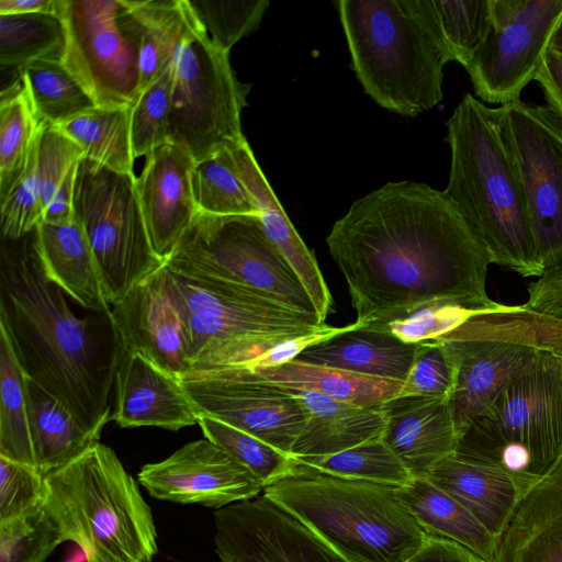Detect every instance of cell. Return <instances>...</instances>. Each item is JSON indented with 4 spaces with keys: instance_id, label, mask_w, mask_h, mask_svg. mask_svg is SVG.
<instances>
[{
    "instance_id": "obj_4",
    "label": "cell",
    "mask_w": 562,
    "mask_h": 562,
    "mask_svg": "<svg viewBox=\"0 0 562 562\" xmlns=\"http://www.w3.org/2000/svg\"><path fill=\"white\" fill-rule=\"evenodd\" d=\"M162 276L183 326L191 366L188 375L252 369L282 342L327 338L346 329L321 323L239 283L190 279L166 266Z\"/></svg>"
},
{
    "instance_id": "obj_19",
    "label": "cell",
    "mask_w": 562,
    "mask_h": 562,
    "mask_svg": "<svg viewBox=\"0 0 562 562\" xmlns=\"http://www.w3.org/2000/svg\"><path fill=\"white\" fill-rule=\"evenodd\" d=\"M162 268L113 305L111 314L125 351L140 353L182 381L191 366L181 318L166 289Z\"/></svg>"
},
{
    "instance_id": "obj_41",
    "label": "cell",
    "mask_w": 562,
    "mask_h": 562,
    "mask_svg": "<svg viewBox=\"0 0 562 562\" xmlns=\"http://www.w3.org/2000/svg\"><path fill=\"white\" fill-rule=\"evenodd\" d=\"M206 439L227 451L267 487L292 473L294 459L263 440L216 418L200 415Z\"/></svg>"
},
{
    "instance_id": "obj_28",
    "label": "cell",
    "mask_w": 562,
    "mask_h": 562,
    "mask_svg": "<svg viewBox=\"0 0 562 562\" xmlns=\"http://www.w3.org/2000/svg\"><path fill=\"white\" fill-rule=\"evenodd\" d=\"M259 381L286 389L314 391L359 407H381L402 394L404 382L364 376L356 373L290 361L276 367L250 370H224L190 374ZM186 378V379H187Z\"/></svg>"
},
{
    "instance_id": "obj_37",
    "label": "cell",
    "mask_w": 562,
    "mask_h": 562,
    "mask_svg": "<svg viewBox=\"0 0 562 562\" xmlns=\"http://www.w3.org/2000/svg\"><path fill=\"white\" fill-rule=\"evenodd\" d=\"M65 29L56 14H0V64L18 69L42 59L61 60Z\"/></svg>"
},
{
    "instance_id": "obj_33",
    "label": "cell",
    "mask_w": 562,
    "mask_h": 562,
    "mask_svg": "<svg viewBox=\"0 0 562 562\" xmlns=\"http://www.w3.org/2000/svg\"><path fill=\"white\" fill-rule=\"evenodd\" d=\"M18 70L40 124L60 126L97 108L61 60H35Z\"/></svg>"
},
{
    "instance_id": "obj_8",
    "label": "cell",
    "mask_w": 562,
    "mask_h": 562,
    "mask_svg": "<svg viewBox=\"0 0 562 562\" xmlns=\"http://www.w3.org/2000/svg\"><path fill=\"white\" fill-rule=\"evenodd\" d=\"M459 459L532 486L562 457V357L539 352L458 437Z\"/></svg>"
},
{
    "instance_id": "obj_49",
    "label": "cell",
    "mask_w": 562,
    "mask_h": 562,
    "mask_svg": "<svg viewBox=\"0 0 562 562\" xmlns=\"http://www.w3.org/2000/svg\"><path fill=\"white\" fill-rule=\"evenodd\" d=\"M453 385V369L437 340L419 342L401 395L450 400Z\"/></svg>"
},
{
    "instance_id": "obj_45",
    "label": "cell",
    "mask_w": 562,
    "mask_h": 562,
    "mask_svg": "<svg viewBox=\"0 0 562 562\" xmlns=\"http://www.w3.org/2000/svg\"><path fill=\"white\" fill-rule=\"evenodd\" d=\"M477 312L452 302H431L382 323L361 327L391 335L406 344L434 340Z\"/></svg>"
},
{
    "instance_id": "obj_55",
    "label": "cell",
    "mask_w": 562,
    "mask_h": 562,
    "mask_svg": "<svg viewBox=\"0 0 562 562\" xmlns=\"http://www.w3.org/2000/svg\"><path fill=\"white\" fill-rule=\"evenodd\" d=\"M549 52L554 53L557 55H562V19L553 33V36L550 42Z\"/></svg>"
},
{
    "instance_id": "obj_54",
    "label": "cell",
    "mask_w": 562,
    "mask_h": 562,
    "mask_svg": "<svg viewBox=\"0 0 562 562\" xmlns=\"http://www.w3.org/2000/svg\"><path fill=\"white\" fill-rule=\"evenodd\" d=\"M59 0H0V14L50 13L58 11Z\"/></svg>"
},
{
    "instance_id": "obj_56",
    "label": "cell",
    "mask_w": 562,
    "mask_h": 562,
    "mask_svg": "<svg viewBox=\"0 0 562 562\" xmlns=\"http://www.w3.org/2000/svg\"><path fill=\"white\" fill-rule=\"evenodd\" d=\"M562 59V55H558Z\"/></svg>"
},
{
    "instance_id": "obj_29",
    "label": "cell",
    "mask_w": 562,
    "mask_h": 562,
    "mask_svg": "<svg viewBox=\"0 0 562 562\" xmlns=\"http://www.w3.org/2000/svg\"><path fill=\"white\" fill-rule=\"evenodd\" d=\"M289 390L307 414L291 451L293 458L334 454L383 434L385 419L380 407H359L314 391Z\"/></svg>"
},
{
    "instance_id": "obj_51",
    "label": "cell",
    "mask_w": 562,
    "mask_h": 562,
    "mask_svg": "<svg viewBox=\"0 0 562 562\" xmlns=\"http://www.w3.org/2000/svg\"><path fill=\"white\" fill-rule=\"evenodd\" d=\"M406 562H485L452 540L428 536L423 547Z\"/></svg>"
},
{
    "instance_id": "obj_18",
    "label": "cell",
    "mask_w": 562,
    "mask_h": 562,
    "mask_svg": "<svg viewBox=\"0 0 562 562\" xmlns=\"http://www.w3.org/2000/svg\"><path fill=\"white\" fill-rule=\"evenodd\" d=\"M137 480L154 498L216 509L255 498L265 488L245 465L206 438L143 465Z\"/></svg>"
},
{
    "instance_id": "obj_39",
    "label": "cell",
    "mask_w": 562,
    "mask_h": 562,
    "mask_svg": "<svg viewBox=\"0 0 562 562\" xmlns=\"http://www.w3.org/2000/svg\"><path fill=\"white\" fill-rule=\"evenodd\" d=\"M192 189L200 212L259 218L257 203L238 176L228 149L195 162Z\"/></svg>"
},
{
    "instance_id": "obj_47",
    "label": "cell",
    "mask_w": 562,
    "mask_h": 562,
    "mask_svg": "<svg viewBox=\"0 0 562 562\" xmlns=\"http://www.w3.org/2000/svg\"><path fill=\"white\" fill-rule=\"evenodd\" d=\"M36 143L37 139L23 173L0 200L3 239H21L43 221L44 209L36 176Z\"/></svg>"
},
{
    "instance_id": "obj_53",
    "label": "cell",
    "mask_w": 562,
    "mask_h": 562,
    "mask_svg": "<svg viewBox=\"0 0 562 562\" xmlns=\"http://www.w3.org/2000/svg\"><path fill=\"white\" fill-rule=\"evenodd\" d=\"M322 339L325 338L307 337L282 342L263 356L252 369L276 367L290 362L294 360L307 346Z\"/></svg>"
},
{
    "instance_id": "obj_21",
    "label": "cell",
    "mask_w": 562,
    "mask_h": 562,
    "mask_svg": "<svg viewBox=\"0 0 562 562\" xmlns=\"http://www.w3.org/2000/svg\"><path fill=\"white\" fill-rule=\"evenodd\" d=\"M199 417L179 379L140 353L125 351L115 375L111 420L122 428L176 431L199 424Z\"/></svg>"
},
{
    "instance_id": "obj_44",
    "label": "cell",
    "mask_w": 562,
    "mask_h": 562,
    "mask_svg": "<svg viewBox=\"0 0 562 562\" xmlns=\"http://www.w3.org/2000/svg\"><path fill=\"white\" fill-rule=\"evenodd\" d=\"M211 41L229 53L243 37L255 32L269 0H189Z\"/></svg>"
},
{
    "instance_id": "obj_31",
    "label": "cell",
    "mask_w": 562,
    "mask_h": 562,
    "mask_svg": "<svg viewBox=\"0 0 562 562\" xmlns=\"http://www.w3.org/2000/svg\"><path fill=\"white\" fill-rule=\"evenodd\" d=\"M396 493L426 535L458 542L490 561L497 539L454 497L426 479L397 486Z\"/></svg>"
},
{
    "instance_id": "obj_11",
    "label": "cell",
    "mask_w": 562,
    "mask_h": 562,
    "mask_svg": "<svg viewBox=\"0 0 562 562\" xmlns=\"http://www.w3.org/2000/svg\"><path fill=\"white\" fill-rule=\"evenodd\" d=\"M165 266L190 279L249 286L318 319L306 290L267 238L258 217L217 216L199 211Z\"/></svg>"
},
{
    "instance_id": "obj_27",
    "label": "cell",
    "mask_w": 562,
    "mask_h": 562,
    "mask_svg": "<svg viewBox=\"0 0 562 562\" xmlns=\"http://www.w3.org/2000/svg\"><path fill=\"white\" fill-rule=\"evenodd\" d=\"M194 19L189 0H119V25L138 54L140 91L172 61Z\"/></svg>"
},
{
    "instance_id": "obj_20",
    "label": "cell",
    "mask_w": 562,
    "mask_h": 562,
    "mask_svg": "<svg viewBox=\"0 0 562 562\" xmlns=\"http://www.w3.org/2000/svg\"><path fill=\"white\" fill-rule=\"evenodd\" d=\"M194 160L167 143L146 156L136 193L155 254L166 262L199 210L192 189Z\"/></svg>"
},
{
    "instance_id": "obj_50",
    "label": "cell",
    "mask_w": 562,
    "mask_h": 562,
    "mask_svg": "<svg viewBox=\"0 0 562 562\" xmlns=\"http://www.w3.org/2000/svg\"><path fill=\"white\" fill-rule=\"evenodd\" d=\"M526 307L562 321V261L528 286Z\"/></svg>"
},
{
    "instance_id": "obj_34",
    "label": "cell",
    "mask_w": 562,
    "mask_h": 562,
    "mask_svg": "<svg viewBox=\"0 0 562 562\" xmlns=\"http://www.w3.org/2000/svg\"><path fill=\"white\" fill-rule=\"evenodd\" d=\"M85 158L121 173L134 175L131 108H100L59 126Z\"/></svg>"
},
{
    "instance_id": "obj_1",
    "label": "cell",
    "mask_w": 562,
    "mask_h": 562,
    "mask_svg": "<svg viewBox=\"0 0 562 562\" xmlns=\"http://www.w3.org/2000/svg\"><path fill=\"white\" fill-rule=\"evenodd\" d=\"M326 245L348 286L358 327L431 302L474 312L505 304L486 292L490 252L443 191L387 182L355 201Z\"/></svg>"
},
{
    "instance_id": "obj_30",
    "label": "cell",
    "mask_w": 562,
    "mask_h": 562,
    "mask_svg": "<svg viewBox=\"0 0 562 562\" xmlns=\"http://www.w3.org/2000/svg\"><path fill=\"white\" fill-rule=\"evenodd\" d=\"M34 233L47 278L83 308L90 312H111L102 291L93 252L76 216L67 224L42 221Z\"/></svg>"
},
{
    "instance_id": "obj_13",
    "label": "cell",
    "mask_w": 562,
    "mask_h": 562,
    "mask_svg": "<svg viewBox=\"0 0 562 562\" xmlns=\"http://www.w3.org/2000/svg\"><path fill=\"white\" fill-rule=\"evenodd\" d=\"M487 31L463 66L475 94L505 105L536 79L562 19V0H490Z\"/></svg>"
},
{
    "instance_id": "obj_24",
    "label": "cell",
    "mask_w": 562,
    "mask_h": 562,
    "mask_svg": "<svg viewBox=\"0 0 562 562\" xmlns=\"http://www.w3.org/2000/svg\"><path fill=\"white\" fill-rule=\"evenodd\" d=\"M233 165L254 196L262 231L295 272L321 323L333 311V297L314 255L291 224L246 139L228 149Z\"/></svg>"
},
{
    "instance_id": "obj_15",
    "label": "cell",
    "mask_w": 562,
    "mask_h": 562,
    "mask_svg": "<svg viewBox=\"0 0 562 562\" xmlns=\"http://www.w3.org/2000/svg\"><path fill=\"white\" fill-rule=\"evenodd\" d=\"M502 106L544 272L562 261V122L547 105Z\"/></svg>"
},
{
    "instance_id": "obj_3",
    "label": "cell",
    "mask_w": 562,
    "mask_h": 562,
    "mask_svg": "<svg viewBox=\"0 0 562 562\" xmlns=\"http://www.w3.org/2000/svg\"><path fill=\"white\" fill-rule=\"evenodd\" d=\"M450 169L443 192L487 248L492 262L539 278L527 201L503 106L465 93L447 121Z\"/></svg>"
},
{
    "instance_id": "obj_46",
    "label": "cell",
    "mask_w": 562,
    "mask_h": 562,
    "mask_svg": "<svg viewBox=\"0 0 562 562\" xmlns=\"http://www.w3.org/2000/svg\"><path fill=\"white\" fill-rule=\"evenodd\" d=\"M83 158L82 149L59 126L40 124L36 176L44 211Z\"/></svg>"
},
{
    "instance_id": "obj_36",
    "label": "cell",
    "mask_w": 562,
    "mask_h": 562,
    "mask_svg": "<svg viewBox=\"0 0 562 562\" xmlns=\"http://www.w3.org/2000/svg\"><path fill=\"white\" fill-rule=\"evenodd\" d=\"M417 12L436 34L451 61L464 66L488 26L490 0H413Z\"/></svg>"
},
{
    "instance_id": "obj_42",
    "label": "cell",
    "mask_w": 562,
    "mask_h": 562,
    "mask_svg": "<svg viewBox=\"0 0 562 562\" xmlns=\"http://www.w3.org/2000/svg\"><path fill=\"white\" fill-rule=\"evenodd\" d=\"M173 59L131 106V137L135 158L169 143Z\"/></svg>"
},
{
    "instance_id": "obj_10",
    "label": "cell",
    "mask_w": 562,
    "mask_h": 562,
    "mask_svg": "<svg viewBox=\"0 0 562 562\" xmlns=\"http://www.w3.org/2000/svg\"><path fill=\"white\" fill-rule=\"evenodd\" d=\"M250 87L237 79L229 53L211 41L195 14L173 56L169 143L194 162L241 143Z\"/></svg>"
},
{
    "instance_id": "obj_43",
    "label": "cell",
    "mask_w": 562,
    "mask_h": 562,
    "mask_svg": "<svg viewBox=\"0 0 562 562\" xmlns=\"http://www.w3.org/2000/svg\"><path fill=\"white\" fill-rule=\"evenodd\" d=\"M63 542L44 501L22 516L0 521V562H44Z\"/></svg>"
},
{
    "instance_id": "obj_16",
    "label": "cell",
    "mask_w": 562,
    "mask_h": 562,
    "mask_svg": "<svg viewBox=\"0 0 562 562\" xmlns=\"http://www.w3.org/2000/svg\"><path fill=\"white\" fill-rule=\"evenodd\" d=\"M221 562H353L265 495L214 513Z\"/></svg>"
},
{
    "instance_id": "obj_17",
    "label": "cell",
    "mask_w": 562,
    "mask_h": 562,
    "mask_svg": "<svg viewBox=\"0 0 562 562\" xmlns=\"http://www.w3.org/2000/svg\"><path fill=\"white\" fill-rule=\"evenodd\" d=\"M181 383L199 415L222 420L291 456L307 414L289 389L223 376H193Z\"/></svg>"
},
{
    "instance_id": "obj_14",
    "label": "cell",
    "mask_w": 562,
    "mask_h": 562,
    "mask_svg": "<svg viewBox=\"0 0 562 562\" xmlns=\"http://www.w3.org/2000/svg\"><path fill=\"white\" fill-rule=\"evenodd\" d=\"M119 0H59L63 64L97 106L131 108L140 93L138 54L117 22Z\"/></svg>"
},
{
    "instance_id": "obj_9",
    "label": "cell",
    "mask_w": 562,
    "mask_h": 562,
    "mask_svg": "<svg viewBox=\"0 0 562 562\" xmlns=\"http://www.w3.org/2000/svg\"><path fill=\"white\" fill-rule=\"evenodd\" d=\"M454 372L450 408L458 437L541 351L562 357V321L522 305L471 315L438 337Z\"/></svg>"
},
{
    "instance_id": "obj_6",
    "label": "cell",
    "mask_w": 562,
    "mask_h": 562,
    "mask_svg": "<svg viewBox=\"0 0 562 562\" xmlns=\"http://www.w3.org/2000/svg\"><path fill=\"white\" fill-rule=\"evenodd\" d=\"M396 487L321 473L294 459L291 475L263 495L353 562H406L428 535Z\"/></svg>"
},
{
    "instance_id": "obj_38",
    "label": "cell",
    "mask_w": 562,
    "mask_h": 562,
    "mask_svg": "<svg viewBox=\"0 0 562 562\" xmlns=\"http://www.w3.org/2000/svg\"><path fill=\"white\" fill-rule=\"evenodd\" d=\"M40 123L22 82L1 91L0 200L23 173L35 145Z\"/></svg>"
},
{
    "instance_id": "obj_22",
    "label": "cell",
    "mask_w": 562,
    "mask_h": 562,
    "mask_svg": "<svg viewBox=\"0 0 562 562\" xmlns=\"http://www.w3.org/2000/svg\"><path fill=\"white\" fill-rule=\"evenodd\" d=\"M380 408L385 419L381 438L414 479H425L453 454L458 434L448 397L398 395Z\"/></svg>"
},
{
    "instance_id": "obj_35",
    "label": "cell",
    "mask_w": 562,
    "mask_h": 562,
    "mask_svg": "<svg viewBox=\"0 0 562 562\" xmlns=\"http://www.w3.org/2000/svg\"><path fill=\"white\" fill-rule=\"evenodd\" d=\"M0 456L35 467L26 402V375L0 325Z\"/></svg>"
},
{
    "instance_id": "obj_5",
    "label": "cell",
    "mask_w": 562,
    "mask_h": 562,
    "mask_svg": "<svg viewBox=\"0 0 562 562\" xmlns=\"http://www.w3.org/2000/svg\"><path fill=\"white\" fill-rule=\"evenodd\" d=\"M44 479V506L86 562L153 561L158 543L150 507L109 446L93 443Z\"/></svg>"
},
{
    "instance_id": "obj_2",
    "label": "cell",
    "mask_w": 562,
    "mask_h": 562,
    "mask_svg": "<svg viewBox=\"0 0 562 562\" xmlns=\"http://www.w3.org/2000/svg\"><path fill=\"white\" fill-rule=\"evenodd\" d=\"M34 232L3 239L0 325L25 375L100 437L111 420L109 396L125 348L111 312L79 317L71 311L67 294L45 274Z\"/></svg>"
},
{
    "instance_id": "obj_32",
    "label": "cell",
    "mask_w": 562,
    "mask_h": 562,
    "mask_svg": "<svg viewBox=\"0 0 562 562\" xmlns=\"http://www.w3.org/2000/svg\"><path fill=\"white\" fill-rule=\"evenodd\" d=\"M29 427L36 469L47 474L81 456L99 436L81 426L55 396L26 376Z\"/></svg>"
},
{
    "instance_id": "obj_25",
    "label": "cell",
    "mask_w": 562,
    "mask_h": 562,
    "mask_svg": "<svg viewBox=\"0 0 562 562\" xmlns=\"http://www.w3.org/2000/svg\"><path fill=\"white\" fill-rule=\"evenodd\" d=\"M465 506L497 539L530 490L508 473L451 454L425 477Z\"/></svg>"
},
{
    "instance_id": "obj_7",
    "label": "cell",
    "mask_w": 562,
    "mask_h": 562,
    "mask_svg": "<svg viewBox=\"0 0 562 562\" xmlns=\"http://www.w3.org/2000/svg\"><path fill=\"white\" fill-rule=\"evenodd\" d=\"M337 10L352 69L376 104L416 116L442 100L451 58L413 0H339Z\"/></svg>"
},
{
    "instance_id": "obj_26",
    "label": "cell",
    "mask_w": 562,
    "mask_h": 562,
    "mask_svg": "<svg viewBox=\"0 0 562 562\" xmlns=\"http://www.w3.org/2000/svg\"><path fill=\"white\" fill-rule=\"evenodd\" d=\"M417 345L353 323L334 336L311 344L294 361L405 382Z\"/></svg>"
},
{
    "instance_id": "obj_23",
    "label": "cell",
    "mask_w": 562,
    "mask_h": 562,
    "mask_svg": "<svg viewBox=\"0 0 562 562\" xmlns=\"http://www.w3.org/2000/svg\"><path fill=\"white\" fill-rule=\"evenodd\" d=\"M488 562H562V457L525 494Z\"/></svg>"
},
{
    "instance_id": "obj_52",
    "label": "cell",
    "mask_w": 562,
    "mask_h": 562,
    "mask_svg": "<svg viewBox=\"0 0 562 562\" xmlns=\"http://www.w3.org/2000/svg\"><path fill=\"white\" fill-rule=\"evenodd\" d=\"M535 80L540 86L547 106L562 122V59L548 52Z\"/></svg>"
},
{
    "instance_id": "obj_40",
    "label": "cell",
    "mask_w": 562,
    "mask_h": 562,
    "mask_svg": "<svg viewBox=\"0 0 562 562\" xmlns=\"http://www.w3.org/2000/svg\"><path fill=\"white\" fill-rule=\"evenodd\" d=\"M294 459L310 470L349 480L393 486L414 480L381 437L334 454Z\"/></svg>"
},
{
    "instance_id": "obj_48",
    "label": "cell",
    "mask_w": 562,
    "mask_h": 562,
    "mask_svg": "<svg viewBox=\"0 0 562 562\" xmlns=\"http://www.w3.org/2000/svg\"><path fill=\"white\" fill-rule=\"evenodd\" d=\"M44 495L45 479L37 469L0 456V521L33 510Z\"/></svg>"
},
{
    "instance_id": "obj_12",
    "label": "cell",
    "mask_w": 562,
    "mask_h": 562,
    "mask_svg": "<svg viewBox=\"0 0 562 562\" xmlns=\"http://www.w3.org/2000/svg\"><path fill=\"white\" fill-rule=\"evenodd\" d=\"M136 177L83 158L74 189L81 224L109 304L121 302L164 266L154 251L136 193Z\"/></svg>"
}]
</instances>
